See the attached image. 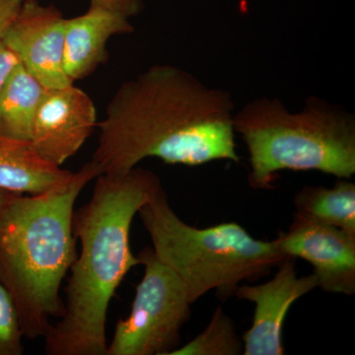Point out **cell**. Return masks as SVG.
I'll use <instances>...</instances> for the list:
<instances>
[{
    "mask_svg": "<svg viewBox=\"0 0 355 355\" xmlns=\"http://www.w3.org/2000/svg\"><path fill=\"white\" fill-rule=\"evenodd\" d=\"M230 93L190 72L156 64L121 84L106 109L92 162L120 175L148 157L167 164L239 163Z\"/></svg>",
    "mask_w": 355,
    "mask_h": 355,
    "instance_id": "1",
    "label": "cell"
},
{
    "mask_svg": "<svg viewBox=\"0 0 355 355\" xmlns=\"http://www.w3.org/2000/svg\"><path fill=\"white\" fill-rule=\"evenodd\" d=\"M96 179L92 198L72 217L81 252L70 268L64 314L44 336L46 354L106 355L110 302L140 265L130 247L133 218L163 188L155 173L139 167Z\"/></svg>",
    "mask_w": 355,
    "mask_h": 355,
    "instance_id": "2",
    "label": "cell"
},
{
    "mask_svg": "<svg viewBox=\"0 0 355 355\" xmlns=\"http://www.w3.org/2000/svg\"><path fill=\"white\" fill-rule=\"evenodd\" d=\"M102 175L94 162L67 183L39 195H19L0 209V284L12 297L24 338H44L64 314L60 287L77 257L74 205Z\"/></svg>",
    "mask_w": 355,
    "mask_h": 355,
    "instance_id": "3",
    "label": "cell"
},
{
    "mask_svg": "<svg viewBox=\"0 0 355 355\" xmlns=\"http://www.w3.org/2000/svg\"><path fill=\"white\" fill-rule=\"evenodd\" d=\"M233 127L246 144L256 190L272 189L284 170L355 174L354 114L321 98L311 96L295 113L277 98H259L234 114Z\"/></svg>",
    "mask_w": 355,
    "mask_h": 355,
    "instance_id": "4",
    "label": "cell"
},
{
    "mask_svg": "<svg viewBox=\"0 0 355 355\" xmlns=\"http://www.w3.org/2000/svg\"><path fill=\"white\" fill-rule=\"evenodd\" d=\"M139 214L154 254L180 277L193 304L211 291L224 298L234 294L241 282L268 275L287 257L275 240L254 239L235 222L203 229L189 225L163 188Z\"/></svg>",
    "mask_w": 355,
    "mask_h": 355,
    "instance_id": "5",
    "label": "cell"
},
{
    "mask_svg": "<svg viewBox=\"0 0 355 355\" xmlns=\"http://www.w3.org/2000/svg\"><path fill=\"white\" fill-rule=\"evenodd\" d=\"M137 257L144 275L130 315L116 323L106 355H170L181 345V330L190 319L193 303L182 280L153 248Z\"/></svg>",
    "mask_w": 355,
    "mask_h": 355,
    "instance_id": "6",
    "label": "cell"
},
{
    "mask_svg": "<svg viewBox=\"0 0 355 355\" xmlns=\"http://www.w3.org/2000/svg\"><path fill=\"white\" fill-rule=\"evenodd\" d=\"M65 29L67 19L55 6L23 0L0 38L44 88H60L73 84L64 67Z\"/></svg>",
    "mask_w": 355,
    "mask_h": 355,
    "instance_id": "7",
    "label": "cell"
},
{
    "mask_svg": "<svg viewBox=\"0 0 355 355\" xmlns=\"http://www.w3.org/2000/svg\"><path fill=\"white\" fill-rule=\"evenodd\" d=\"M275 240L286 256L313 266L322 291L354 295L355 236L295 212L288 230Z\"/></svg>",
    "mask_w": 355,
    "mask_h": 355,
    "instance_id": "8",
    "label": "cell"
},
{
    "mask_svg": "<svg viewBox=\"0 0 355 355\" xmlns=\"http://www.w3.org/2000/svg\"><path fill=\"white\" fill-rule=\"evenodd\" d=\"M97 125L94 103L83 90L73 84L46 88L30 142L42 158L60 167L78 153Z\"/></svg>",
    "mask_w": 355,
    "mask_h": 355,
    "instance_id": "9",
    "label": "cell"
},
{
    "mask_svg": "<svg viewBox=\"0 0 355 355\" xmlns=\"http://www.w3.org/2000/svg\"><path fill=\"white\" fill-rule=\"evenodd\" d=\"M295 258L287 256L275 277L259 286L235 289L236 297L254 304L253 324L243 336L244 355H284L282 330L291 306L318 287L314 273L297 277Z\"/></svg>",
    "mask_w": 355,
    "mask_h": 355,
    "instance_id": "10",
    "label": "cell"
},
{
    "mask_svg": "<svg viewBox=\"0 0 355 355\" xmlns=\"http://www.w3.org/2000/svg\"><path fill=\"white\" fill-rule=\"evenodd\" d=\"M130 19L101 8H89L78 17L67 19L64 67L72 83L86 78L108 60L107 44L116 35L132 34Z\"/></svg>",
    "mask_w": 355,
    "mask_h": 355,
    "instance_id": "11",
    "label": "cell"
},
{
    "mask_svg": "<svg viewBox=\"0 0 355 355\" xmlns=\"http://www.w3.org/2000/svg\"><path fill=\"white\" fill-rule=\"evenodd\" d=\"M73 174L42 158L31 142L0 135V189L39 195L67 183Z\"/></svg>",
    "mask_w": 355,
    "mask_h": 355,
    "instance_id": "12",
    "label": "cell"
},
{
    "mask_svg": "<svg viewBox=\"0 0 355 355\" xmlns=\"http://www.w3.org/2000/svg\"><path fill=\"white\" fill-rule=\"evenodd\" d=\"M44 90L18 62L0 92V135L30 141L33 121Z\"/></svg>",
    "mask_w": 355,
    "mask_h": 355,
    "instance_id": "13",
    "label": "cell"
},
{
    "mask_svg": "<svg viewBox=\"0 0 355 355\" xmlns=\"http://www.w3.org/2000/svg\"><path fill=\"white\" fill-rule=\"evenodd\" d=\"M296 214L355 236V184L338 179L331 188L306 186L294 197Z\"/></svg>",
    "mask_w": 355,
    "mask_h": 355,
    "instance_id": "14",
    "label": "cell"
},
{
    "mask_svg": "<svg viewBox=\"0 0 355 355\" xmlns=\"http://www.w3.org/2000/svg\"><path fill=\"white\" fill-rule=\"evenodd\" d=\"M243 350L244 343L232 320L222 307H217L207 328L170 355H238L243 354Z\"/></svg>",
    "mask_w": 355,
    "mask_h": 355,
    "instance_id": "15",
    "label": "cell"
},
{
    "mask_svg": "<svg viewBox=\"0 0 355 355\" xmlns=\"http://www.w3.org/2000/svg\"><path fill=\"white\" fill-rule=\"evenodd\" d=\"M23 338L19 313L10 294L0 284V355L24 354Z\"/></svg>",
    "mask_w": 355,
    "mask_h": 355,
    "instance_id": "16",
    "label": "cell"
},
{
    "mask_svg": "<svg viewBox=\"0 0 355 355\" xmlns=\"http://www.w3.org/2000/svg\"><path fill=\"white\" fill-rule=\"evenodd\" d=\"M89 8L106 9L130 19L141 12L144 1L142 0H90Z\"/></svg>",
    "mask_w": 355,
    "mask_h": 355,
    "instance_id": "17",
    "label": "cell"
},
{
    "mask_svg": "<svg viewBox=\"0 0 355 355\" xmlns=\"http://www.w3.org/2000/svg\"><path fill=\"white\" fill-rule=\"evenodd\" d=\"M18 62L19 58L0 38V92Z\"/></svg>",
    "mask_w": 355,
    "mask_h": 355,
    "instance_id": "18",
    "label": "cell"
},
{
    "mask_svg": "<svg viewBox=\"0 0 355 355\" xmlns=\"http://www.w3.org/2000/svg\"><path fill=\"white\" fill-rule=\"evenodd\" d=\"M22 2L23 0H0V33L17 14Z\"/></svg>",
    "mask_w": 355,
    "mask_h": 355,
    "instance_id": "19",
    "label": "cell"
},
{
    "mask_svg": "<svg viewBox=\"0 0 355 355\" xmlns=\"http://www.w3.org/2000/svg\"><path fill=\"white\" fill-rule=\"evenodd\" d=\"M20 193H13V191L4 190V189H0V209L6 205L7 203L10 202L11 200H14L16 197H18Z\"/></svg>",
    "mask_w": 355,
    "mask_h": 355,
    "instance_id": "20",
    "label": "cell"
}]
</instances>
